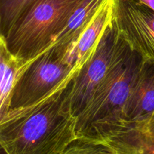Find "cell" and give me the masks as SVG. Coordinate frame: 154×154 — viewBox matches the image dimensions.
<instances>
[{
  "label": "cell",
  "mask_w": 154,
  "mask_h": 154,
  "mask_svg": "<svg viewBox=\"0 0 154 154\" xmlns=\"http://www.w3.org/2000/svg\"><path fill=\"white\" fill-rule=\"evenodd\" d=\"M153 114L154 62L143 61L127 103L125 124L143 126Z\"/></svg>",
  "instance_id": "cell-8"
},
{
  "label": "cell",
  "mask_w": 154,
  "mask_h": 154,
  "mask_svg": "<svg viewBox=\"0 0 154 154\" xmlns=\"http://www.w3.org/2000/svg\"><path fill=\"white\" fill-rule=\"evenodd\" d=\"M0 154H8V152L5 151V149L1 144H0Z\"/></svg>",
  "instance_id": "cell-16"
},
{
  "label": "cell",
  "mask_w": 154,
  "mask_h": 154,
  "mask_svg": "<svg viewBox=\"0 0 154 154\" xmlns=\"http://www.w3.org/2000/svg\"><path fill=\"white\" fill-rule=\"evenodd\" d=\"M119 35L113 19L106 28L94 54L73 78L71 108L77 117L84 110L104 80L115 56Z\"/></svg>",
  "instance_id": "cell-5"
},
{
  "label": "cell",
  "mask_w": 154,
  "mask_h": 154,
  "mask_svg": "<svg viewBox=\"0 0 154 154\" xmlns=\"http://www.w3.org/2000/svg\"><path fill=\"white\" fill-rule=\"evenodd\" d=\"M77 72L36 103L8 112L0 122V144L8 154H60L77 138L71 108Z\"/></svg>",
  "instance_id": "cell-1"
},
{
  "label": "cell",
  "mask_w": 154,
  "mask_h": 154,
  "mask_svg": "<svg viewBox=\"0 0 154 154\" xmlns=\"http://www.w3.org/2000/svg\"><path fill=\"white\" fill-rule=\"evenodd\" d=\"M32 60L26 61L13 55L0 35V122L9 112L16 83Z\"/></svg>",
  "instance_id": "cell-9"
},
{
  "label": "cell",
  "mask_w": 154,
  "mask_h": 154,
  "mask_svg": "<svg viewBox=\"0 0 154 154\" xmlns=\"http://www.w3.org/2000/svg\"><path fill=\"white\" fill-rule=\"evenodd\" d=\"M143 126L147 128L148 130H149V131H153L154 132V114L152 116V118H151L150 120H149V122H148L147 125H143Z\"/></svg>",
  "instance_id": "cell-15"
},
{
  "label": "cell",
  "mask_w": 154,
  "mask_h": 154,
  "mask_svg": "<svg viewBox=\"0 0 154 154\" xmlns=\"http://www.w3.org/2000/svg\"><path fill=\"white\" fill-rule=\"evenodd\" d=\"M82 0H36L5 37L10 52L29 61L49 48Z\"/></svg>",
  "instance_id": "cell-3"
},
{
  "label": "cell",
  "mask_w": 154,
  "mask_h": 154,
  "mask_svg": "<svg viewBox=\"0 0 154 154\" xmlns=\"http://www.w3.org/2000/svg\"><path fill=\"white\" fill-rule=\"evenodd\" d=\"M103 140L116 154H154V132L144 126L123 125Z\"/></svg>",
  "instance_id": "cell-10"
},
{
  "label": "cell",
  "mask_w": 154,
  "mask_h": 154,
  "mask_svg": "<svg viewBox=\"0 0 154 154\" xmlns=\"http://www.w3.org/2000/svg\"><path fill=\"white\" fill-rule=\"evenodd\" d=\"M118 34L143 61L154 62V11L137 0H114Z\"/></svg>",
  "instance_id": "cell-6"
},
{
  "label": "cell",
  "mask_w": 154,
  "mask_h": 154,
  "mask_svg": "<svg viewBox=\"0 0 154 154\" xmlns=\"http://www.w3.org/2000/svg\"><path fill=\"white\" fill-rule=\"evenodd\" d=\"M154 11V0H137Z\"/></svg>",
  "instance_id": "cell-14"
},
{
  "label": "cell",
  "mask_w": 154,
  "mask_h": 154,
  "mask_svg": "<svg viewBox=\"0 0 154 154\" xmlns=\"http://www.w3.org/2000/svg\"><path fill=\"white\" fill-rule=\"evenodd\" d=\"M36 0H0V35L5 38L20 16Z\"/></svg>",
  "instance_id": "cell-12"
},
{
  "label": "cell",
  "mask_w": 154,
  "mask_h": 154,
  "mask_svg": "<svg viewBox=\"0 0 154 154\" xmlns=\"http://www.w3.org/2000/svg\"><path fill=\"white\" fill-rule=\"evenodd\" d=\"M143 60L119 36L109 71L88 104L76 117L78 137L103 140L125 124V114Z\"/></svg>",
  "instance_id": "cell-2"
},
{
  "label": "cell",
  "mask_w": 154,
  "mask_h": 154,
  "mask_svg": "<svg viewBox=\"0 0 154 154\" xmlns=\"http://www.w3.org/2000/svg\"><path fill=\"white\" fill-rule=\"evenodd\" d=\"M75 72L62 60L55 48L49 47L33 59L19 78L13 90L9 111L36 103Z\"/></svg>",
  "instance_id": "cell-4"
},
{
  "label": "cell",
  "mask_w": 154,
  "mask_h": 154,
  "mask_svg": "<svg viewBox=\"0 0 154 154\" xmlns=\"http://www.w3.org/2000/svg\"><path fill=\"white\" fill-rule=\"evenodd\" d=\"M114 0H104L91 22L73 43L64 48H55L62 60L73 70L79 71L91 57L106 28L112 21Z\"/></svg>",
  "instance_id": "cell-7"
},
{
  "label": "cell",
  "mask_w": 154,
  "mask_h": 154,
  "mask_svg": "<svg viewBox=\"0 0 154 154\" xmlns=\"http://www.w3.org/2000/svg\"><path fill=\"white\" fill-rule=\"evenodd\" d=\"M60 154H116L105 140L78 137Z\"/></svg>",
  "instance_id": "cell-13"
},
{
  "label": "cell",
  "mask_w": 154,
  "mask_h": 154,
  "mask_svg": "<svg viewBox=\"0 0 154 154\" xmlns=\"http://www.w3.org/2000/svg\"><path fill=\"white\" fill-rule=\"evenodd\" d=\"M104 0H82L50 47L64 48L73 43L88 26Z\"/></svg>",
  "instance_id": "cell-11"
}]
</instances>
